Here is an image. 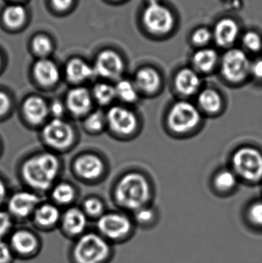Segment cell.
Returning a JSON list of instances; mask_svg holds the SVG:
<instances>
[{
    "instance_id": "obj_34",
    "label": "cell",
    "mask_w": 262,
    "mask_h": 263,
    "mask_svg": "<svg viewBox=\"0 0 262 263\" xmlns=\"http://www.w3.org/2000/svg\"><path fill=\"white\" fill-rule=\"evenodd\" d=\"M32 48L35 53L41 57H44L52 50V43L48 37L38 35L32 40Z\"/></svg>"
},
{
    "instance_id": "obj_6",
    "label": "cell",
    "mask_w": 262,
    "mask_h": 263,
    "mask_svg": "<svg viewBox=\"0 0 262 263\" xmlns=\"http://www.w3.org/2000/svg\"><path fill=\"white\" fill-rule=\"evenodd\" d=\"M142 18L146 29L155 35L169 33L175 26V17L172 11L158 0H148Z\"/></svg>"
},
{
    "instance_id": "obj_9",
    "label": "cell",
    "mask_w": 262,
    "mask_h": 263,
    "mask_svg": "<svg viewBox=\"0 0 262 263\" xmlns=\"http://www.w3.org/2000/svg\"><path fill=\"white\" fill-rule=\"evenodd\" d=\"M106 117L110 129L121 136H129L138 128V121L135 112L123 106H113Z\"/></svg>"
},
{
    "instance_id": "obj_36",
    "label": "cell",
    "mask_w": 262,
    "mask_h": 263,
    "mask_svg": "<svg viewBox=\"0 0 262 263\" xmlns=\"http://www.w3.org/2000/svg\"><path fill=\"white\" fill-rule=\"evenodd\" d=\"M248 218L253 225L262 227V202H255L249 207Z\"/></svg>"
},
{
    "instance_id": "obj_7",
    "label": "cell",
    "mask_w": 262,
    "mask_h": 263,
    "mask_svg": "<svg viewBox=\"0 0 262 263\" xmlns=\"http://www.w3.org/2000/svg\"><path fill=\"white\" fill-rule=\"evenodd\" d=\"M251 66L252 63L244 51L229 49L221 59V75L229 83L238 84L251 74Z\"/></svg>"
},
{
    "instance_id": "obj_42",
    "label": "cell",
    "mask_w": 262,
    "mask_h": 263,
    "mask_svg": "<svg viewBox=\"0 0 262 263\" xmlns=\"http://www.w3.org/2000/svg\"><path fill=\"white\" fill-rule=\"evenodd\" d=\"M73 0H52V5L58 10H66L70 7Z\"/></svg>"
},
{
    "instance_id": "obj_29",
    "label": "cell",
    "mask_w": 262,
    "mask_h": 263,
    "mask_svg": "<svg viewBox=\"0 0 262 263\" xmlns=\"http://www.w3.org/2000/svg\"><path fill=\"white\" fill-rule=\"evenodd\" d=\"M93 95L99 104L106 106L116 98L115 86L107 83H98L94 87Z\"/></svg>"
},
{
    "instance_id": "obj_3",
    "label": "cell",
    "mask_w": 262,
    "mask_h": 263,
    "mask_svg": "<svg viewBox=\"0 0 262 263\" xmlns=\"http://www.w3.org/2000/svg\"><path fill=\"white\" fill-rule=\"evenodd\" d=\"M111 254L107 239L95 233L84 235L77 242L74 256L78 263H103Z\"/></svg>"
},
{
    "instance_id": "obj_46",
    "label": "cell",
    "mask_w": 262,
    "mask_h": 263,
    "mask_svg": "<svg viewBox=\"0 0 262 263\" xmlns=\"http://www.w3.org/2000/svg\"><path fill=\"white\" fill-rule=\"evenodd\" d=\"M118 1H119V0H118Z\"/></svg>"
},
{
    "instance_id": "obj_44",
    "label": "cell",
    "mask_w": 262,
    "mask_h": 263,
    "mask_svg": "<svg viewBox=\"0 0 262 263\" xmlns=\"http://www.w3.org/2000/svg\"><path fill=\"white\" fill-rule=\"evenodd\" d=\"M6 189L3 181L0 180V203L3 202L6 196Z\"/></svg>"
},
{
    "instance_id": "obj_13",
    "label": "cell",
    "mask_w": 262,
    "mask_h": 263,
    "mask_svg": "<svg viewBox=\"0 0 262 263\" xmlns=\"http://www.w3.org/2000/svg\"><path fill=\"white\" fill-rule=\"evenodd\" d=\"M201 83L198 72L191 68H183L175 76V89L180 95L184 97H190L196 93Z\"/></svg>"
},
{
    "instance_id": "obj_28",
    "label": "cell",
    "mask_w": 262,
    "mask_h": 263,
    "mask_svg": "<svg viewBox=\"0 0 262 263\" xmlns=\"http://www.w3.org/2000/svg\"><path fill=\"white\" fill-rule=\"evenodd\" d=\"M213 182L215 189L218 191L229 192L235 189L238 183V179L234 171L223 170L215 175Z\"/></svg>"
},
{
    "instance_id": "obj_10",
    "label": "cell",
    "mask_w": 262,
    "mask_h": 263,
    "mask_svg": "<svg viewBox=\"0 0 262 263\" xmlns=\"http://www.w3.org/2000/svg\"><path fill=\"white\" fill-rule=\"evenodd\" d=\"M94 68L96 74L103 78L118 80L124 72L125 63L118 52L107 49L98 54Z\"/></svg>"
},
{
    "instance_id": "obj_26",
    "label": "cell",
    "mask_w": 262,
    "mask_h": 263,
    "mask_svg": "<svg viewBox=\"0 0 262 263\" xmlns=\"http://www.w3.org/2000/svg\"><path fill=\"white\" fill-rule=\"evenodd\" d=\"M117 98L126 103H134L138 100V90L135 83L128 80H119L115 86Z\"/></svg>"
},
{
    "instance_id": "obj_22",
    "label": "cell",
    "mask_w": 262,
    "mask_h": 263,
    "mask_svg": "<svg viewBox=\"0 0 262 263\" xmlns=\"http://www.w3.org/2000/svg\"><path fill=\"white\" fill-rule=\"evenodd\" d=\"M198 104L206 114L215 115L223 109V98L215 89H206L198 94Z\"/></svg>"
},
{
    "instance_id": "obj_31",
    "label": "cell",
    "mask_w": 262,
    "mask_h": 263,
    "mask_svg": "<svg viewBox=\"0 0 262 263\" xmlns=\"http://www.w3.org/2000/svg\"><path fill=\"white\" fill-rule=\"evenodd\" d=\"M156 219L155 212L148 206L143 207L135 212V220L141 227H149Z\"/></svg>"
},
{
    "instance_id": "obj_20",
    "label": "cell",
    "mask_w": 262,
    "mask_h": 263,
    "mask_svg": "<svg viewBox=\"0 0 262 263\" xmlns=\"http://www.w3.org/2000/svg\"><path fill=\"white\" fill-rule=\"evenodd\" d=\"M23 112L29 122L34 124H38L47 117L49 108L43 99L38 97H32L25 101Z\"/></svg>"
},
{
    "instance_id": "obj_30",
    "label": "cell",
    "mask_w": 262,
    "mask_h": 263,
    "mask_svg": "<svg viewBox=\"0 0 262 263\" xmlns=\"http://www.w3.org/2000/svg\"><path fill=\"white\" fill-rule=\"evenodd\" d=\"M75 193L73 188L69 184L60 183L54 189L52 196L55 201L60 203L66 204L74 199Z\"/></svg>"
},
{
    "instance_id": "obj_8",
    "label": "cell",
    "mask_w": 262,
    "mask_h": 263,
    "mask_svg": "<svg viewBox=\"0 0 262 263\" xmlns=\"http://www.w3.org/2000/svg\"><path fill=\"white\" fill-rule=\"evenodd\" d=\"M97 225L105 239L115 242L129 239L133 231L132 220L121 213L103 214L98 219Z\"/></svg>"
},
{
    "instance_id": "obj_37",
    "label": "cell",
    "mask_w": 262,
    "mask_h": 263,
    "mask_svg": "<svg viewBox=\"0 0 262 263\" xmlns=\"http://www.w3.org/2000/svg\"><path fill=\"white\" fill-rule=\"evenodd\" d=\"M85 210L88 214L92 216H103V202L97 199H89L85 202Z\"/></svg>"
},
{
    "instance_id": "obj_45",
    "label": "cell",
    "mask_w": 262,
    "mask_h": 263,
    "mask_svg": "<svg viewBox=\"0 0 262 263\" xmlns=\"http://www.w3.org/2000/svg\"><path fill=\"white\" fill-rule=\"evenodd\" d=\"M1 61H2L1 57H0V66H1Z\"/></svg>"
},
{
    "instance_id": "obj_41",
    "label": "cell",
    "mask_w": 262,
    "mask_h": 263,
    "mask_svg": "<svg viewBox=\"0 0 262 263\" xmlns=\"http://www.w3.org/2000/svg\"><path fill=\"white\" fill-rule=\"evenodd\" d=\"M251 74H252L255 78L262 80V59L257 60L256 61L252 63Z\"/></svg>"
},
{
    "instance_id": "obj_15",
    "label": "cell",
    "mask_w": 262,
    "mask_h": 263,
    "mask_svg": "<svg viewBox=\"0 0 262 263\" xmlns=\"http://www.w3.org/2000/svg\"><path fill=\"white\" fill-rule=\"evenodd\" d=\"M38 198L33 193L21 192L14 195L9 202L11 213L18 217H26L35 210Z\"/></svg>"
},
{
    "instance_id": "obj_19",
    "label": "cell",
    "mask_w": 262,
    "mask_h": 263,
    "mask_svg": "<svg viewBox=\"0 0 262 263\" xmlns=\"http://www.w3.org/2000/svg\"><path fill=\"white\" fill-rule=\"evenodd\" d=\"M192 62L195 71L209 73L215 69L218 63V52L212 48H203L194 53Z\"/></svg>"
},
{
    "instance_id": "obj_43",
    "label": "cell",
    "mask_w": 262,
    "mask_h": 263,
    "mask_svg": "<svg viewBox=\"0 0 262 263\" xmlns=\"http://www.w3.org/2000/svg\"><path fill=\"white\" fill-rule=\"evenodd\" d=\"M50 110L52 115L56 117V119H58V117L63 116L64 112V106L59 102H54L51 106Z\"/></svg>"
},
{
    "instance_id": "obj_11",
    "label": "cell",
    "mask_w": 262,
    "mask_h": 263,
    "mask_svg": "<svg viewBox=\"0 0 262 263\" xmlns=\"http://www.w3.org/2000/svg\"><path fill=\"white\" fill-rule=\"evenodd\" d=\"M43 137L51 146L64 148L73 142L74 133L70 125L66 122L55 119L49 122L43 129Z\"/></svg>"
},
{
    "instance_id": "obj_4",
    "label": "cell",
    "mask_w": 262,
    "mask_h": 263,
    "mask_svg": "<svg viewBox=\"0 0 262 263\" xmlns=\"http://www.w3.org/2000/svg\"><path fill=\"white\" fill-rule=\"evenodd\" d=\"M234 173L244 180L256 182L262 179V154L256 148H238L232 158Z\"/></svg>"
},
{
    "instance_id": "obj_32",
    "label": "cell",
    "mask_w": 262,
    "mask_h": 263,
    "mask_svg": "<svg viewBox=\"0 0 262 263\" xmlns=\"http://www.w3.org/2000/svg\"><path fill=\"white\" fill-rule=\"evenodd\" d=\"M245 47L252 52H257L262 48V39L259 34L252 31L246 32L243 37Z\"/></svg>"
},
{
    "instance_id": "obj_33",
    "label": "cell",
    "mask_w": 262,
    "mask_h": 263,
    "mask_svg": "<svg viewBox=\"0 0 262 263\" xmlns=\"http://www.w3.org/2000/svg\"><path fill=\"white\" fill-rule=\"evenodd\" d=\"M213 40V34L208 28L200 27L192 34V42L197 46H206Z\"/></svg>"
},
{
    "instance_id": "obj_1",
    "label": "cell",
    "mask_w": 262,
    "mask_h": 263,
    "mask_svg": "<svg viewBox=\"0 0 262 263\" xmlns=\"http://www.w3.org/2000/svg\"><path fill=\"white\" fill-rule=\"evenodd\" d=\"M115 197L120 206L130 211H137L146 206L150 200V184L141 173H127L118 181Z\"/></svg>"
},
{
    "instance_id": "obj_16",
    "label": "cell",
    "mask_w": 262,
    "mask_h": 263,
    "mask_svg": "<svg viewBox=\"0 0 262 263\" xmlns=\"http://www.w3.org/2000/svg\"><path fill=\"white\" fill-rule=\"evenodd\" d=\"M77 173L87 179H94L103 174L104 164L98 156L86 155L77 159L75 163Z\"/></svg>"
},
{
    "instance_id": "obj_18",
    "label": "cell",
    "mask_w": 262,
    "mask_h": 263,
    "mask_svg": "<svg viewBox=\"0 0 262 263\" xmlns=\"http://www.w3.org/2000/svg\"><path fill=\"white\" fill-rule=\"evenodd\" d=\"M33 72L37 81L44 86H52L59 80L58 68L53 62L46 59L35 63Z\"/></svg>"
},
{
    "instance_id": "obj_39",
    "label": "cell",
    "mask_w": 262,
    "mask_h": 263,
    "mask_svg": "<svg viewBox=\"0 0 262 263\" xmlns=\"http://www.w3.org/2000/svg\"><path fill=\"white\" fill-rule=\"evenodd\" d=\"M12 259L10 247L6 242L0 241V263H8Z\"/></svg>"
},
{
    "instance_id": "obj_12",
    "label": "cell",
    "mask_w": 262,
    "mask_h": 263,
    "mask_svg": "<svg viewBox=\"0 0 262 263\" xmlns=\"http://www.w3.org/2000/svg\"><path fill=\"white\" fill-rule=\"evenodd\" d=\"M212 34L213 40L218 46L230 48L235 44L239 36V26L233 18H221L217 22Z\"/></svg>"
},
{
    "instance_id": "obj_14",
    "label": "cell",
    "mask_w": 262,
    "mask_h": 263,
    "mask_svg": "<svg viewBox=\"0 0 262 263\" xmlns=\"http://www.w3.org/2000/svg\"><path fill=\"white\" fill-rule=\"evenodd\" d=\"M134 83L138 92H143L147 95H152L161 87V76L159 72L153 68L144 67L140 69L135 74Z\"/></svg>"
},
{
    "instance_id": "obj_27",
    "label": "cell",
    "mask_w": 262,
    "mask_h": 263,
    "mask_svg": "<svg viewBox=\"0 0 262 263\" xmlns=\"http://www.w3.org/2000/svg\"><path fill=\"white\" fill-rule=\"evenodd\" d=\"M59 216V211L56 207L46 204L37 209L35 213V219L39 225L51 227L58 222Z\"/></svg>"
},
{
    "instance_id": "obj_2",
    "label": "cell",
    "mask_w": 262,
    "mask_h": 263,
    "mask_svg": "<svg viewBox=\"0 0 262 263\" xmlns=\"http://www.w3.org/2000/svg\"><path fill=\"white\" fill-rule=\"evenodd\" d=\"M59 168V162L54 155L43 153L28 159L23 167V176L29 185L36 190L51 186Z\"/></svg>"
},
{
    "instance_id": "obj_17",
    "label": "cell",
    "mask_w": 262,
    "mask_h": 263,
    "mask_svg": "<svg viewBox=\"0 0 262 263\" xmlns=\"http://www.w3.org/2000/svg\"><path fill=\"white\" fill-rule=\"evenodd\" d=\"M66 105L74 115L81 116L89 112L92 106L90 93L86 88L72 89L66 98Z\"/></svg>"
},
{
    "instance_id": "obj_25",
    "label": "cell",
    "mask_w": 262,
    "mask_h": 263,
    "mask_svg": "<svg viewBox=\"0 0 262 263\" xmlns=\"http://www.w3.org/2000/svg\"><path fill=\"white\" fill-rule=\"evenodd\" d=\"M26 12L24 7L20 5H11L5 9L3 20L9 28L20 27L26 20Z\"/></svg>"
},
{
    "instance_id": "obj_40",
    "label": "cell",
    "mask_w": 262,
    "mask_h": 263,
    "mask_svg": "<svg viewBox=\"0 0 262 263\" xmlns=\"http://www.w3.org/2000/svg\"><path fill=\"white\" fill-rule=\"evenodd\" d=\"M10 100L4 92H0V116L4 115L10 107Z\"/></svg>"
},
{
    "instance_id": "obj_23",
    "label": "cell",
    "mask_w": 262,
    "mask_h": 263,
    "mask_svg": "<svg viewBox=\"0 0 262 263\" xmlns=\"http://www.w3.org/2000/svg\"><path fill=\"white\" fill-rule=\"evenodd\" d=\"M11 244L15 251L21 254L28 255L35 251L38 242L32 233L26 230H20L12 235Z\"/></svg>"
},
{
    "instance_id": "obj_38",
    "label": "cell",
    "mask_w": 262,
    "mask_h": 263,
    "mask_svg": "<svg viewBox=\"0 0 262 263\" xmlns=\"http://www.w3.org/2000/svg\"><path fill=\"white\" fill-rule=\"evenodd\" d=\"M12 226L10 217L5 212L0 211V238L6 234Z\"/></svg>"
},
{
    "instance_id": "obj_21",
    "label": "cell",
    "mask_w": 262,
    "mask_h": 263,
    "mask_svg": "<svg viewBox=\"0 0 262 263\" xmlns=\"http://www.w3.org/2000/svg\"><path fill=\"white\" fill-rule=\"evenodd\" d=\"M96 74L95 68L80 59H72L66 66V75L68 79L73 83H80L88 79L92 78Z\"/></svg>"
},
{
    "instance_id": "obj_24",
    "label": "cell",
    "mask_w": 262,
    "mask_h": 263,
    "mask_svg": "<svg viewBox=\"0 0 262 263\" xmlns=\"http://www.w3.org/2000/svg\"><path fill=\"white\" fill-rule=\"evenodd\" d=\"M63 227L70 234H80L86 227V216L78 209H70L63 216Z\"/></svg>"
},
{
    "instance_id": "obj_35",
    "label": "cell",
    "mask_w": 262,
    "mask_h": 263,
    "mask_svg": "<svg viewBox=\"0 0 262 263\" xmlns=\"http://www.w3.org/2000/svg\"><path fill=\"white\" fill-rule=\"evenodd\" d=\"M106 117L100 111L92 112L86 120V126L89 130L99 132L104 128Z\"/></svg>"
},
{
    "instance_id": "obj_5",
    "label": "cell",
    "mask_w": 262,
    "mask_h": 263,
    "mask_svg": "<svg viewBox=\"0 0 262 263\" xmlns=\"http://www.w3.org/2000/svg\"><path fill=\"white\" fill-rule=\"evenodd\" d=\"M199 109L187 101L174 103L167 115L169 129L177 134H186L195 129L201 123Z\"/></svg>"
}]
</instances>
